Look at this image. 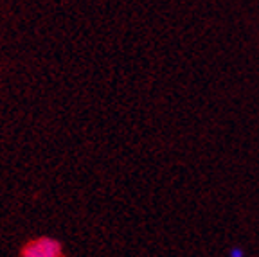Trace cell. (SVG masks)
Wrapping results in <instances>:
<instances>
[{
  "label": "cell",
  "instance_id": "obj_1",
  "mask_svg": "<svg viewBox=\"0 0 259 257\" xmlns=\"http://www.w3.org/2000/svg\"><path fill=\"white\" fill-rule=\"evenodd\" d=\"M20 257H65L63 245L54 237H34L20 246Z\"/></svg>",
  "mask_w": 259,
  "mask_h": 257
}]
</instances>
